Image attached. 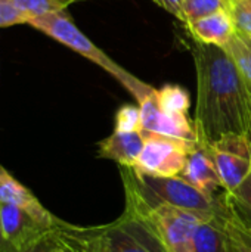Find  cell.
<instances>
[{
	"instance_id": "1",
	"label": "cell",
	"mask_w": 251,
	"mask_h": 252,
	"mask_svg": "<svg viewBox=\"0 0 251 252\" xmlns=\"http://www.w3.org/2000/svg\"><path fill=\"white\" fill-rule=\"evenodd\" d=\"M191 52L197 72L194 124L198 142L212 145L229 134H249L250 89L231 55L220 46L195 40Z\"/></svg>"
},
{
	"instance_id": "2",
	"label": "cell",
	"mask_w": 251,
	"mask_h": 252,
	"mask_svg": "<svg viewBox=\"0 0 251 252\" xmlns=\"http://www.w3.org/2000/svg\"><path fill=\"white\" fill-rule=\"evenodd\" d=\"M124 186V211L112 223L86 227L105 252H167L154 221L152 210L135 186L121 177Z\"/></svg>"
},
{
	"instance_id": "3",
	"label": "cell",
	"mask_w": 251,
	"mask_h": 252,
	"mask_svg": "<svg viewBox=\"0 0 251 252\" xmlns=\"http://www.w3.org/2000/svg\"><path fill=\"white\" fill-rule=\"evenodd\" d=\"M28 25L101 66L135 97L138 105L155 90L149 84L139 80L136 75L126 71L121 65L114 62L105 52H102L84 32H81L77 28V25L70 18L67 10L52 12L47 15L33 18L30 19Z\"/></svg>"
},
{
	"instance_id": "4",
	"label": "cell",
	"mask_w": 251,
	"mask_h": 252,
	"mask_svg": "<svg viewBox=\"0 0 251 252\" xmlns=\"http://www.w3.org/2000/svg\"><path fill=\"white\" fill-rule=\"evenodd\" d=\"M120 176L127 179L151 210L161 205L175 207L200 216H212L219 208V196L198 190L180 176L155 177L136 173L132 167H120Z\"/></svg>"
},
{
	"instance_id": "5",
	"label": "cell",
	"mask_w": 251,
	"mask_h": 252,
	"mask_svg": "<svg viewBox=\"0 0 251 252\" xmlns=\"http://www.w3.org/2000/svg\"><path fill=\"white\" fill-rule=\"evenodd\" d=\"M143 148L136 164L132 167L139 174L155 177L179 176L186 164V158L197 142H186L176 137L145 133Z\"/></svg>"
},
{
	"instance_id": "6",
	"label": "cell",
	"mask_w": 251,
	"mask_h": 252,
	"mask_svg": "<svg viewBox=\"0 0 251 252\" xmlns=\"http://www.w3.org/2000/svg\"><path fill=\"white\" fill-rule=\"evenodd\" d=\"M225 192H235L251 171V140L249 134H229L209 145Z\"/></svg>"
},
{
	"instance_id": "7",
	"label": "cell",
	"mask_w": 251,
	"mask_h": 252,
	"mask_svg": "<svg viewBox=\"0 0 251 252\" xmlns=\"http://www.w3.org/2000/svg\"><path fill=\"white\" fill-rule=\"evenodd\" d=\"M0 221L3 236V252H19L38 242L58 224L41 221L36 216L9 205H0Z\"/></svg>"
},
{
	"instance_id": "8",
	"label": "cell",
	"mask_w": 251,
	"mask_h": 252,
	"mask_svg": "<svg viewBox=\"0 0 251 252\" xmlns=\"http://www.w3.org/2000/svg\"><path fill=\"white\" fill-rule=\"evenodd\" d=\"M152 217L167 252H195V226L201 219H207L210 216H200L175 207L161 205L152 210Z\"/></svg>"
},
{
	"instance_id": "9",
	"label": "cell",
	"mask_w": 251,
	"mask_h": 252,
	"mask_svg": "<svg viewBox=\"0 0 251 252\" xmlns=\"http://www.w3.org/2000/svg\"><path fill=\"white\" fill-rule=\"evenodd\" d=\"M179 176L206 195L217 196L220 192H223L209 145L197 142L189 152L186 164Z\"/></svg>"
},
{
	"instance_id": "10",
	"label": "cell",
	"mask_w": 251,
	"mask_h": 252,
	"mask_svg": "<svg viewBox=\"0 0 251 252\" xmlns=\"http://www.w3.org/2000/svg\"><path fill=\"white\" fill-rule=\"evenodd\" d=\"M0 205H9L24 210L49 224H58L61 221L41 205V202L34 196V193L30 189H27L22 183H19L1 165H0Z\"/></svg>"
},
{
	"instance_id": "11",
	"label": "cell",
	"mask_w": 251,
	"mask_h": 252,
	"mask_svg": "<svg viewBox=\"0 0 251 252\" xmlns=\"http://www.w3.org/2000/svg\"><path fill=\"white\" fill-rule=\"evenodd\" d=\"M142 131L120 133L112 131L98 143V157L118 164V167H133L143 148Z\"/></svg>"
},
{
	"instance_id": "12",
	"label": "cell",
	"mask_w": 251,
	"mask_h": 252,
	"mask_svg": "<svg viewBox=\"0 0 251 252\" xmlns=\"http://www.w3.org/2000/svg\"><path fill=\"white\" fill-rule=\"evenodd\" d=\"M188 28L195 41L220 47L237 34V25L228 7L189 24Z\"/></svg>"
},
{
	"instance_id": "13",
	"label": "cell",
	"mask_w": 251,
	"mask_h": 252,
	"mask_svg": "<svg viewBox=\"0 0 251 252\" xmlns=\"http://www.w3.org/2000/svg\"><path fill=\"white\" fill-rule=\"evenodd\" d=\"M220 213L226 232V252H251V221L237 210L225 190L220 193Z\"/></svg>"
},
{
	"instance_id": "14",
	"label": "cell",
	"mask_w": 251,
	"mask_h": 252,
	"mask_svg": "<svg viewBox=\"0 0 251 252\" xmlns=\"http://www.w3.org/2000/svg\"><path fill=\"white\" fill-rule=\"evenodd\" d=\"M194 247L195 252H226V232L220 213V196L217 211L197 223L194 232Z\"/></svg>"
},
{
	"instance_id": "15",
	"label": "cell",
	"mask_w": 251,
	"mask_h": 252,
	"mask_svg": "<svg viewBox=\"0 0 251 252\" xmlns=\"http://www.w3.org/2000/svg\"><path fill=\"white\" fill-rule=\"evenodd\" d=\"M157 100L163 112L170 115H188L191 100L188 92L176 84H166L157 90Z\"/></svg>"
},
{
	"instance_id": "16",
	"label": "cell",
	"mask_w": 251,
	"mask_h": 252,
	"mask_svg": "<svg viewBox=\"0 0 251 252\" xmlns=\"http://www.w3.org/2000/svg\"><path fill=\"white\" fill-rule=\"evenodd\" d=\"M15 4L27 15L28 22L33 18L47 15L52 12H61L68 7L74 0H13Z\"/></svg>"
},
{
	"instance_id": "17",
	"label": "cell",
	"mask_w": 251,
	"mask_h": 252,
	"mask_svg": "<svg viewBox=\"0 0 251 252\" xmlns=\"http://www.w3.org/2000/svg\"><path fill=\"white\" fill-rule=\"evenodd\" d=\"M228 6V0H183L185 24L189 25Z\"/></svg>"
},
{
	"instance_id": "18",
	"label": "cell",
	"mask_w": 251,
	"mask_h": 252,
	"mask_svg": "<svg viewBox=\"0 0 251 252\" xmlns=\"http://www.w3.org/2000/svg\"><path fill=\"white\" fill-rule=\"evenodd\" d=\"M223 49L231 55L235 65L238 66L240 72L246 78V81L251 87V50L246 46V43L235 34L225 46Z\"/></svg>"
},
{
	"instance_id": "19",
	"label": "cell",
	"mask_w": 251,
	"mask_h": 252,
	"mask_svg": "<svg viewBox=\"0 0 251 252\" xmlns=\"http://www.w3.org/2000/svg\"><path fill=\"white\" fill-rule=\"evenodd\" d=\"M114 131H142V117L138 105H123L117 109L114 118Z\"/></svg>"
},
{
	"instance_id": "20",
	"label": "cell",
	"mask_w": 251,
	"mask_h": 252,
	"mask_svg": "<svg viewBox=\"0 0 251 252\" xmlns=\"http://www.w3.org/2000/svg\"><path fill=\"white\" fill-rule=\"evenodd\" d=\"M228 10L237 25V31L251 37V6L244 0H228Z\"/></svg>"
},
{
	"instance_id": "21",
	"label": "cell",
	"mask_w": 251,
	"mask_h": 252,
	"mask_svg": "<svg viewBox=\"0 0 251 252\" xmlns=\"http://www.w3.org/2000/svg\"><path fill=\"white\" fill-rule=\"evenodd\" d=\"M249 137L251 140V127L249 131ZM228 193V192H226ZM231 201L234 202V205L237 207V210L251 221V171L247 176V179L243 182V185L232 193H228Z\"/></svg>"
},
{
	"instance_id": "22",
	"label": "cell",
	"mask_w": 251,
	"mask_h": 252,
	"mask_svg": "<svg viewBox=\"0 0 251 252\" xmlns=\"http://www.w3.org/2000/svg\"><path fill=\"white\" fill-rule=\"evenodd\" d=\"M18 24H28L27 15L15 4L13 0H0V28Z\"/></svg>"
},
{
	"instance_id": "23",
	"label": "cell",
	"mask_w": 251,
	"mask_h": 252,
	"mask_svg": "<svg viewBox=\"0 0 251 252\" xmlns=\"http://www.w3.org/2000/svg\"><path fill=\"white\" fill-rule=\"evenodd\" d=\"M61 224H62V221H61ZM61 224L55 230H52L46 236H43L38 242H36L34 245L19 252H58L59 247H61Z\"/></svg>"
},
{
	"instance_id": "24",
	"label": "cell",
	"mask_w": 251,
	"mask_h": 252,
	"mask_svg": "<svg viewBox=\"0 0 251 252\" xmlns=\"http://www.w3.org/2000/svg\"><path fill=\"white\" fill-rule=\"evenodd\" d=\"M58 252H86L81 242L71 232L70 224L62 221L61 224V247Z\"/></svg>"
},
{
	"instance_id": "25",
	"label": "cell",
	"mask_w": 251,
	"mask_h": 252,
	"mask_svg": "<svg viewBox=\"0 0 251 252\" xmlns=\"http://www.w3.org/2000/svg\"><path fill=\"white\" fill-rule=\"evenodd\" d=\"M70 229L75 235V238L81 242V245L84 247L86 252H105L101 248V245L92 238V235L87 232L86 227H74V226L70 224Z\"/></svg>"
},
{
	"instance_id": "26",
	"label": "cell",
	"mask_w": 251,
	"mask_h": 252,
	"mask_svg": "<svg viewBox=\"0 0 251 252\" xmlns=\"http://www.w3.org/2000/svg\"><path fill=\"white\" fill-rule=\"evenodd\" d=\"M155 4L176 16L179 21L185 22V10H183V0H152Z\"/></svg>"
},
{
	"instance_id": "27",
	"label": "cell",
	"mask_w": 251,
	"mask_h": 252,
	"mask_svg": "<svg viewBox=\"0 0 251 252\" xmlns=\"http://www.w3.org/2000/svg\"><path fill=\"white\" fill-rule=\"evenodd\" d=\"M237 34H238V37L246 43V46L249 47L251 50V37L250 35H247V34H243V32H240V31H237Z\"/></svg>"
},
{
	"instance_id": "28",
	"label": "cell",
	"mask_w": 251,
	"mask_h": 252,
	"mask_svg": "<svg viewBox=\"0 0 251 252\" xmlns=\"http://www.w3.org/2000/svg\"><path fill=\"white\" fill-rule=\"evenodd\" d=\"M0 252H3V236H1V221H0Z\"/></svg>"
},
{
	"instance_id": "29",
	"label": "cell",
	"mask_w": 251,
	"mask_h": 252,
	"mask_svg": "<svg viewBox=\"0 0 251 252\" xmlns=\"http://www.w3.org/2000/svg\"><path fill=\"white\" fill-rule=\"evenodd\" d=\"M244 1H247V3H249V4L251 6V0H244Z\"/></svg>"
},
{
	"instance_id": "30",
	"label": "cell",
	"mask_w": 251,
	"mask_h": 252,
	"mask_svg": "<svg viewBox=\"0 0 251 252\" xmlns=\"http://www.w3.org/2000/svg\"><path fill=\"white\" fill-rule=\"evenodd\" d=\"M249 84V83H247ZM249 89H250V99H251V87H250V84H249Z\"/></svg>"
}]
</instances>
